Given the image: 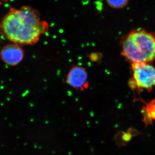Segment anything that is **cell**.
<instances>
[{
	"label": "cell",
	"mask_w": 155,
	"mask_h": 155,
	"mask_svg": "<svg viewBox=\"0 0 155 155\" xmlns=\"http://www.w3.org/2000/svg\"><path fill=\"white\" fill-rule=\"evenodd\" d=\"M48 30V23L41 21L38 11L28 5L10 8L0 21V32L20 46L35 44Z\"/></svg>",
	"instance_id": "obj_1"
},
{
	"label": "cell",
	"mask_w": 155,
	"mask_h": 155,
	"mask_svg": "<svg viewBox=\"0 0 155 155\" xmlns=\"http://www.w3.org/2000/svg\"><path fill=\"white\" fill-rule=\"evenodd\" d=\"M122 54L131 64L150 63L155 60V35L143 30H135L121 41Z\"/></svg>",
	"instance_id": "obj_2"
},
{
	"label": "cell",
	"mask_w": 155,
	"mask_h": 155,
	"mask_svg": "<svg viewBox=\"0 0 155 155\" xmlns=\"http://www.w3.org/2000/svg\"><path fill=\"white\" fill-rule=\"evenodd\" d=\"M131 86L138 90H150L155 86V68L149 63L132 64Z\"/></svg>",
	"instance_id": "obj_3"
},
{
	"label": "cell",
	"mask_w": 155,
	"mask_h": 155,
	"mask_svg": "<svg viewBox=\"0 0 155 155\" xmlns=\"http://www.w3.org/2000/svg\"><path fill=\"white\" fill-rule=\"evenodd\" d=\"M67 83L72 88L83 91L89 87L88 73L84 67L76 65L69 70L67 77Z\"/></svg>",
	"instance_id": "obj_4"
},
{
	"label": "cell",
	"mask_w": 155,
	"mask_h": 155,
	"mask_svg": "<svg viewBox=\"0 0 155 155\" xmlns=\"http://www.w3.org/2000/svg\"><path fill=\"white\" fill-rule=\"evenodd\" d=\"M24 56V51L21 46L14 43L6 45L0 52L1 59L10 66L18 65L23 60Z\"/></svg>",
	"instance_id": "obj_5"
},
{
	"label": "cell",
	"mask_w": 155,
	"mask_h": 155,
	"mask_svg": "<svg viewBox=\"0 0 155 155\" xmlns=\"http://www.w3.org/2000/svg\"><path fill=\"white\" fill-rule=\"evenodd\" d=\"M138 134V131L132 128H129L126 132L122 131L120 134L121 145H124L127 144L131 140L134 136Z\"/></svg>",
	"instance_id": "obj_6"
},
{
	"label": "cell",
	"mask_w": 155,
	"mask_h": 155,
	"mask_svg": "<svg viewBox=\"0 0 155 155\" xmlns=\"http://www.w3.org/2000/svg\"><path fill=\"white\" fill-rule=\"evenodd\" d=\"M108 5L114 8H121L126 5L127 0H106Z\"/></svg>",
	"instance_id": "obj_7"
},
{
	"label": "cell",
	"mask_w": 155,
	"mask_h": 155,
	"mask_svg": "<svg viewBox=\"0 0 155 155\" xmlns=\"http://www.w3.org/2000/svg\"><path fill=\"white\" fill-rule=\"evenodd\" d=\"M141 113L143 116V121L144 122L146 127H147L148 125H151L152 124L153 120L147 112L145 107H143L142 109Z\"/></svg>",
	"instance_id": "obj_8"
},
{
	"label": "cell",
	"mask_w": 155,
	"mask_h": 155,
	"mask_svg": "<svg viewBox=\"0 0 155 155\" xmlns=\"http://www.w3.org/2000/svg\"><path fill=\"white\" fill-rule=\"evenodd\" d=\"M147 112L153 120H155V101H151L145 107Z\"/></svg>",
	"instance_id": "obj_9"
},
{
	"label": "cell",
	"mask_w": 155,
	"mask_h": 155,
	"mask_svg": "<svg viewBox=\"0 0 155 155\" xmlns=\"http://www.w3.org/2000/svg\"><path fill=\"white\" fill-rule=\"evenodd\" d=\"M102 58V55L100 53H92L90 55L89 59L93 62H99Z\"/></svg>",
	"instance_id": "obj_10"
},
{
	"label": "cell",
	"mask_w": 155,
	"mask_h": 155,
	"mask_svg": "<svg viewBox=\"0 0 155 155\" xmlns=\"http://www.w3.org/2000/svg\"><path fill=\"white\" fill-rule=\"evenodd\" d=\"M2 1H3V2H8V1H9V0H2Z\"/></svg>",
	"instance_id": "obj_11"
}]
</instances>
